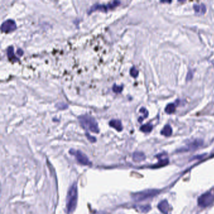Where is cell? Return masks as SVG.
I'll return each instance as SVG.
<instances>
[{
    "label": "cell",
    "instance_id": "2e32d148",
    "mask_svg": "<svg viewBox=\"0 0 214 214\" xmlns=\"http://www.w3.org/2000/svg\"><path fill=\"white\" fill-rule=\"evenodd\" d=\"M175 106L172 103L168 104L165 107V112L169 114L173 113L175 112Z\"/></svg>",
    "mask_w": 214,
    "mask_h": 214
},
{
    "label": "cell",
    "instance_id": "9c48e42d",
    "mask_svg": "<svg viewBox=\"0 0 214 214\" xmlns=\"http://www.w3.org/2000/svg\"><path fill=\"white\" fill-rule=\"evenodd\" d=\"M109 126L111 127H113L114 129L116 130L117 131H121L123 130L122 123L119 119H112L109 123Z\"/></svg>",
    "mask_w": 214,
    "mask_h": 214
},
{
    "label": "cell",
    "instance_id": "e0dca14e",
    "mask_svg": "<svg viewBox=\"0 0 214 214\" xmlns=\"http://www.w3.org/2000/svg\"><path fill=\"white\" fill-rule=\"evenodd\" d=\"M123 89V85H121V86H119V85H117L116 84H114L113 86V91L116 94L121 93L122 92Z\"/></svg>",
    "mask_w": 214,
    "mask_h": 214
},
{
    "label": "cell",
    "instance_id": "52a82bcc",
    "mask_svg": "<svg viewBox=\"0 0 214 214\" xmlns=\"http://www.w3.org/2000/svg\"><path fill=\"white\" fill-rule=\"evenodd\" d=\"M2 31L5 33H9L16 29V24L13 20H7L2 25Z\"/></svg>",
    "mask_w": 214,
    "mask_h": 214
},
{
    "label": "cell",
    "instance_id": "ac0fdd59",
    "mask_svg": "<svg viewBox=\"0 0 214 214\" xmlns=\"http://www.w3.org/2000/svg\"><path fill=\"white\" fill-rule=\"evenodd\" d=\"M55 107L59 110H65L68 108V106L64 102H58L55 104Z\"/></svg>",
    "mask_w": 214,
    "mask_h": 214
},
{
    "label": "cell",
    "instance_id": "277c9868",
    "mask_svg": "<svg viewBox=\"0 0 214 214\" xmlns=\"http://www.w3.org/2000/svg\"><path fill=\"white\" fill-rule=\"evenodd\" d=\"M121 4V2L119 1H114L112 3H109L108 4H106V5H102V4H94L90 9L89 10L87 13L89 15L91 14L92 13H93L94 12L96 11H101V12H107L109 10H112L115 8L116 7H117V6H119V5Z\"/></svg>",
    "mask_w": 214,
    "mask_h": 214
},
{
    "label": "cell",
    "instance_id": "7402d4cb",
    "mask_svg": "<svg viewBox=\"0 0 214 214\" xmlns=\"http://www.w3.org/2000/svg\"><path fill=\"white\" fill-rule=\"evenodd\" d=\"M16 53L18 55H19L20 56H22L23 54V51L21 48H18L16 51Z\"/></svg>",
    "mask_w": 214,
    "mask_h": 214
},
{
    "label": "cell",
    "instance_id": "7c38bea8",
    "mask_svg": "<svg viewBox=\"0 0 214 214\" xmlns=\"http://www.w3.org/2000/svg\"><path fill=\"white\" fill-rule=\"evenodd\" d=\"M133 158L134 161H135L136 162H140V161L144 160L145 158H146V156H145L144 154L143 153L137 151V152H135L133 153Z\"/></svg>",
    "mask_w": 214,
    "mask_h": 214
},
{
    "label": "cell",
    "instance_id": "3957f363",
    "mask_svg": "<svg viewBox=\"0 0 214 214\" xmlns=\"http://www.w3.org/2000/svg\"><path fill=\"white\" fill-rule=\"evenodd\" d=\"M158 193L159 191L158 190H145L132 194V199L136 202H141L154 197V196H155Z\"/></svg>",
    "mask_w": 214,
    "mask_h": 214
},
{
    "label": "cell",
    "instance_id": "30bf717a",
    "mask_svg": "<svg viewBox=\"0 0 214 214\" xmlns=\"http://www.w3.org/2000/svg\"><path fill=\"white\" fill-rule=\"evenodd\" d=\"M203 144V141L200 140H195L193 141L192 142L188 143L187 144V147L186 148V150H194L202 146Z\"/></svg>",
    "mask_w": 214,
    "mask_h": 214
},
{
    "label": "cell",
    "instance_id": "6da1fadb",
    "mask_svg": "<svg viewBox=\"0 0 214 214\" xmlns=\"http://www.w3.org/2000/svg\"><path fill=\"white\" fill-rule=\"evenodd\" d=\"M78 199V190H77V186L76 183H74L71 187L70 188L68 192L67 196V210L68 213L73 212L77 206Z\"/></svg>",
    "mask_w": 214,
    "mask_h": 214
},
{
    "label": "cell",
    "instance_id": "ffe728a7",
    "mask_svg": "<svg viewBox=\"0 0 214 214\" xmlns=\"http://www.w3.org/2000/svg\"><path fill=\"white\" fill-rule=\"evenodd\" d=\"M140 113H142L143 114V116H144V118H146L148 117V110H147V109H145L144 107H142L140 109Z\"/></svg>",
    "mask_w": 214,
    "mask_h": 214
},
{
    "label": "cell",
    "instance_id": "9a60e30c",
    "mask_svg": "<svg viewBox=\"0 0 214 214\" xmlns=\"http://www.w3.org/2000/svg\"><path fill=\"white\" fill-rule=\"evenodd\" d=\"M153 129V126L150 124H144L140 127V130L145 133H150Z\"/></svg>",
    "mask_w": 214,
    "mask_h": 214
},
{
    "label": "cell",
    "instance_id": "ba28073f",
    "mask_svg": "<svg viewBox=\"0 0 214 214\" xmlns=\"http://www.w3.org/2000/svg\"><path fill=\"white\" fill-rule=\"evenodd\" d=\"M158 208L163 214H169L171 210L170 205L166 200L160 202L158 205Z\"/></svg>",
    "mask_w": 214,
    "mask_h": 214
},
{
    "label": "cell",
    "instance_id": "d6986e66",
    "mask_svg": "<svg viewBox=\"0 0 214 214\" xmlns=\"http://www.w3.org/2000/svg\"><path fill=\"white\" fill-rule=\"evenodd\" d=\"M130 74L133 77L136 78V77H138V75L139 74V72L134 67H133L130 70Z\"/></svg>",
    "mask_w": 214,
    "mask_h": 214
},
{
    "label": "cell",
    "instance_id": "7a4b0ae2",
    "mask_svg": "<svg viewBox=\"0 0 214 214\" xmlns=\"http://www.w3.org/2000/svg\"><path fill=\"white\" fill-rule=\"evenodd\" d=\"M78 120L84 129L91 132L99 133V128L96 120L89 115H82L78 117Z\"/></svg>",
    "mask_w": 214,
    "mask_h": 214
},
{
    "label": "cell",
    "instance_id": "5b68a950",
    "mask_svg": "<svg viewBox=\"0 0 214 214\" xmlns=\"http://www.w3.org/2000/svg\"><path fill=\"white\" fill-rule=\"evenodd\" d=\"M214 202V193L208 192L202 194L198 198V205L201 207H207Z\"/></svg>",
    "mask_w": 214,
    "mask_h": 214
},
{
    "label": "cell",
    "instance_id": "4fadbf2b",
    "mask_svg": "<svg viewBox=\"0 0 214 214\" xmlns=\"http://www.w3.org/2000/svg\"><path fill=\"white\" fill-rule=\"evenodd\" d=\"M193 8L195 13L198 14L203 15L205 13V12H206V7H205L204 5H194Z\"/></svg>",
    "mask_w": 214,
    "mask_h": 214
},
{
    "label": "cell",
    "instance_id": "5bb4252c",
    "mask_svg": "<svg viewBox=\"0 0 214 214\" xmlns=\"http://www.w3.org/2000/svg\"><path fill=\"white\" fill-rule=\"evenodd\" d=\"M161 134L166 137L171 136L172 134V127H171V126L168 124L165 126V127L163 128V130L161 131Z\"/></svg>",
    "mask_w": 214,
    "mask_h": 214
},
{
    "label": "cell",
    "instance_id": "8fae6325",
    "mask_svg": "<svg viewBox=\"0 0 214 214\" xmlns=\"http://www.w3.org/2000/svg\"><path fill=\"white\" fill-rule=\"evenodd\" d=\"M7 55L8 58L10 59V61L13 62H18L19 61V59L14 55V48L13 47H8L7 49Z\"/></svg>",
    "mask_w": 214,
    "mask_h": 214
},
{
    "label": "cell",
    "instance_id": "44dd1931",
    "mask_svg": "<svg viewBox=\"0 0 214 214\" xmlns=\"http://www.w3.org/2000/svg\"><path fill=\"white\" fill-rule=\"evenodd\" d=\"M86 136H87V138H88V140L92 142V143H94V142H95L96 141V139L94 138V137L93 136H91V135H89L88 133H86Z\"/></svg>",
    "mask_w": 214,
    "mask_h": 214
},
{
    "label": "cell",
    "instance_id": "8992f818",
    "mask_svg": "<svg viewBox=\"0 0 214 214\" xmlns=\"http://www.w3.org/2000/svg\"><path fill=\"white\" fill-rule=\"evenodd\" d=\"M70 154L74 155L75 158L77 161L80 164L85 166H91L92 163L89 160L88 157L83 153L82 151L79 150H71L69 151Z\"/></svg>",
    "mask_w": 214,
    "mask_h": 214
},
{
    "label": "cell",
    "instance_id": "603a6c76",
    "mask_svg": "<svg viewBox=\"0 0 214 214\" xmlns=\"http://www.w3.org/2000/svg\"><path fill=\"white\" fill-rule=\"evenodd\" d=\"M190 76V77L191 78H192V73L191 72H189V73H188V75H187V78H186V79L188 80H189V77Z\"/></svg>",
    "mask_w": 214,
    "mask_h": 214
},
{
    "label": "cell",
    "instance_id": "cb8c5ba5",
    "mask_svg": "<svg viewBox=\"0 0 214 214\" xmlns=\"http://www.w3.org/2000/svg\"><path fill=\"white\" fill-rule=\"evenodd\" d=\"M92 214H104V213H101V212H96V213H92Z\"/></svg>",
    "mask_w": 214,
    "mask_h": 214
}]
</instances>
